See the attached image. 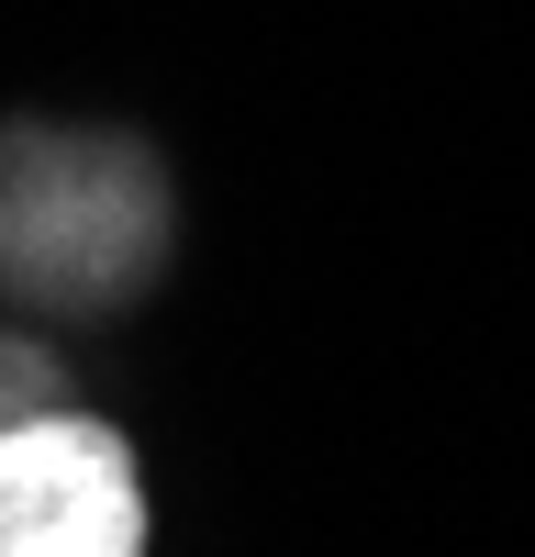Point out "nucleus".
Masks as SVG:
<instances>
[{"instance_id":"f257e3e1","label":"nucleus","mask_w":535,"mask_h":557,"mask_svg":"<svg viewBox=\"0 0 535 557\" xmlns=\"http://www.w3.org/2000/svg\"><path fill=\"white\" fill-rule=\"evenodd\" d=\"M167 257V178L123 134L12 123L0 134V290L45 312H101Z\"/></svg>"},{"instance_id":"7ed1b4c3","label":"nucleus","mask_w":535,"mask_h":557,"mask_svg":"<svg viewBox=\"0 0 535 557\" xmlns=\"http://www.w3.org/2000/svg\"><path fill=\"white\" fill-rule=\"evenodd\" d=\"M45 401H67V368L45 346H23V335H0V424H23V412H45Z\"/></svg>"},{"instance_id":"f03ea898","label":"nucleus","mask_w":535,"mask_h":557,"mask_svg":"<svg viewBox=\"0 0 535 557\" xmlns=\"http://www.w3.org/2000/svg\"><path fill=\"white\" fill-rule=\"evenodd\" d=\"M146 469L134 435L78 401L0 424V557H146Z\"/></svg>"}]
</instances>
